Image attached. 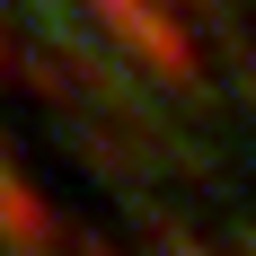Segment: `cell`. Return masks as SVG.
I'll list each match as a JSON object with an SVG mask.
<instances>
[{"label": "cell", "mask_w": 256, "mask_h": 256, "mask_svg": "<svg viewBox=\"0 0 256 256\" xmlns=\"http://www.w3.org/2000/svg\"><path fill=\"white\" fill-rule=\"evenodd\" d=\"M80 18L98 26L124 62H142L150 80H168V88H204V53H194V26H186L177 0H80Z\"/></svg>", "instance_id": "cell-1"}, {"label": "cell", "mask_w": 256, "mask_h": 256, "mask_svg": "<svg viewBox=\"0 0 256 256\" xmlns=\"http://www.w3.org/2000/svg\"><path fill=\"white\" fill-rule=\"evenodd\" d=\"M53 238H62L53 204L9 168V159H0V248H9V256H53Z\"/></svg>", "instance_id": "cell-2"}, {"label": "cell", "mask_w": 256, "mask_h": 256, "mask_svg": "<svg viewBox=\"0 0 256 256\" xmlns=\"http://www.w3.org/2000/svg\"><path fill=\"white\" fill-rule=\"evenodd\" d=\"M26 62H36V53H18L9 36H0V80H26Z\"/></svg>", "instance_id": "cell-3"}, {"label": "cell", "mask_w": 256, "mask_h": 256, "mask_svg": "<svg viewBox=\"0 0 256 256\" xmlns=\"http://www.w3.org/2000/svg\"><path fill=\"white\" fill-rule=\"evenodd\" d=\"M230 256H256V230H230Z\"/></svg>", "instance_id": "cell-4"}]
</instances>
